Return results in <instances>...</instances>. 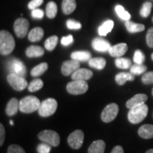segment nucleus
<instances>
[{
    "mask_svg": "<svg viewBox=\"0 0 153 153\" xmlns=\"http://www.w3.org/2000/svg\"><path fill=\"white\" fill-rule=\"evenodd\" d=\"M15 48V41L13 36L7 30L0 32V53L3 55H7L12 52Z\"/></svg>",
    "mask_w": 153,
    "mask_h": 153,
    "instance_id": "nucleus-1",
    "label": "nucleus"
},
{
    "mask_svg": "<svg viewBox=\"0 0 153 153\" xmlns=\"http://www.w3.org/2000/svg\"><path fill=\"white\" fill-rule=\"evenodd\" d=\"M41 102L34 96H28L19 101V110L25 114H30L39 109Z\"/></svg>",
    "mask_w": 153,
    "mask_h": 153,
    "instance_id": "nucleus-2",
    "label": "nucleus"
},
{
    "mask_svg": "<svg viewBox=\"0 0 153 153\" xmlns=\"http://www.w3.org/2000/svg\"><path fill=\"white\" fill-rule=\"evenodd\" d=\"M148 113V107L144 104L131 108L128 114V118L131 123L137 124L142 122L146 118Z\"/></svg>",
    "mask_w": 153,
    "mask_h": 153,
    "instance_id": "nucleus-3",
    "label": "nucleus"
},
{
    "mask_svg": "<svg viewBox=\"0 0 153 153\" xmlns=\"http://www.w3.org/2000/svg\"><path fill=\"white\" fill-rule=\"evenodd\" d=\"M57 108V102L55 99L48 98L41 102V106L38 109V114L42 117L51 116L56 111Z\"/></svg>",
    "mask_w": 153,
    "mask_h": 153,
    "instance_id": "nucleus-4",
    "label": "nucleus"
},
{
    "mask_svg": "<svg viewBox=\"0 0 153 153\" xmlns=\"http://www.w3.org/2000/svg\"><path fill=\"white\" fill-rule=\"evenodd\" d=\"M7 69L10 73L25 77L26 74V68L22 61L17 58H11L7 62Z\"/></svg>",
    "mask_w": 153,
    "mask_h": 153,
    "instance_id": "nucleus-5",
    "label": "nucleus"
},
{
    "mask_svg": "<svg viewBox=\"0 0 153 153\" xmlns=\"http://www.w3.org/2000/svg\"><path fill=\"white\" fill-rule=\"evenodd\" d=\"M88 84L85 80H74L69 82L67 85V91L73 95H79L87 92Z\"/></svg>",
    "mask_w": 153,
    "mask_h": 153,
    "instance_id": "nucleus-6",
    "label": "nucleus"
},
{
    "mask_svg": "<svg viewBox=\"0 0 153 153\" xmlns=\"http://www.w3.org/2000/svg\"><path fill=\"white\" fill-rule=\"evenodd\" d=\"M38 137L43 143H48L51 146L57 147L60 144V138L59 135L55 131L51 130H45L40 132L38 135Z\"/></svg>",
    "mask_w": 153,
    "mask_h": 153,
    "instance_id": "nucleus-7",
    "label": "nucleus"
},
{
    "mask_svg": "<svg viewBox=\"0 0 153 153\" xmlns=\"http://www.w3.org/2000/svg\"><path fill=\"white\" fill-rule=\"evenodd\" d=\"M7 81L11 87L16 91L24 90L28 86V82L24 77L15 74L9 73L7 75Z\"/></svg>",
    "mask_w": 153,
    "mask_h": 153,
    "instance_id": "nucleus-8",
    "label": "nucleus"
},
{
    "mask_svg": "<svg viewBox=\"0 0 153 153\" xmlns=\"http://www.w3.org/2000/svg\"><path fill=\"white\" fill-rule=\"evenodd\" d=\"M118 111H119L118 106L115 103L107 105L101 113V120L105 123L111 122L116 118L118 114Z\"/></svg>",
    "mask_w": 153,
    "mask_h": 153,
    "instance_id": "nucleus-9",
    "label": "nucleus"
},
{
    "mask_svg": "<svg viewBox=\"0 0 153 153\" xmlns=\"http://www.w3.org/2000/svg\"><path fill=\"white\" fill-rule=\"evenodd\" d=\"M84 142V133L81 130H76L68 137V143L70 147L74 150H78L82 146Z\"/></svg>",
    "mask_w": 153,
    "mask_h": 153,
    "instance_id": "nucleus-10",
    "label": "nucleus"
},
{
    "mask_svg": "<svg viewBox=\"0 0 153 153\" xmlns=\"http://www.w3.org/2000/svg\"><path fill=\"white\" fill-rule=\"evenodd\" d=\"M29 23L27 19L19 18L16 19L14 24V29L16 35L19 38H24L28 33Z\"/></svg>",
    "mask_w": 153,
    "mask_h": 153,
    "instance_id": "nucleus-11",
    "label": "nucleus"
},
{
    "mask_svg": "<svg viewBox=\"0 0 153 153\" xmlns=\"http://www.w3.org/2000/svg\"><path fill=\"white\" fill-rule=\"evenodd\" d=\"M80 63L79 61L75 60H67L63 62L62 67H61V72L63 75L68 76L71 74H73L76 70L79 68Z\"/></svg>",
    "mask_w": 153,
    "mask_h": 153,
    "instance_id": "nucleus-12",
    "label": "nucleus"
},
{
    "mask_svg": "<svg viewBox=\"0 0 153 153\" xmlns=\"http://www.w3.org/2000/svg\"><path fill=\"white\" fill-rule=\"evenodd\" d=\"M147 100H148V96L146 94H137L126 102V107L131 109V108L144 104Z\"/></svg>",
    "mask_w": 153,
    "mask_h": 153,
    "instance_id": "nucleus-13",
    "label": "nucleus"
},
{
    "mask_svg": "<svg viewBox=\"0 0 153 153\" xmlns=\"http://www.w3.org/2000/svg\"><path fill=\"white\" fill-rule=\"evenodd\" d=\"M92 45L93 48L95 51H98V52L104 53L106 51H109V48L111 47V44L109 42L106 40L102 39L100 38H96L92 41Z\"/></svg>",
    "mask_w": 153,
    "mask_h": 153,
    "instance_id": "nucleus-14",
    "label": "nucleus"
},
{
    "mask_svg": "<svg viewBox=\"0 0 153 153\" xmlns=\"http://www.w3.org/2000/svg\"><path fill=\"white\" fill-rule=\"evenodd\" d=\"M128 51V45L126 43H118L117 45H113L109 48L108 53L111 56L114 57H120L126 54Z\"/></svg>",
    "mask_w": 153,
    "mask_h": 153,
    "instance_id": "nucleus-15",
    "label": "nucleus"
},
{
    "mask_svg": "<svg viewBox=\"0 0 153 153\" xmlns=\"http://www.w3.org/2000/svg\"><path fill=\"white\" fill-rule=\"evenodd\" d=\"M93 76V72L91 70L85 68H81L76 70L73 74H72V80H88Z\"/></svg>",
    "mask_w": 153,
    "mask_h": 153,
    "instance_id": "nucleus-16",
    "label": "nucleus"
},
{
    "mask_svg": "<svg viewBox=\"0 0 153 153\" xmlns=\"http://www.w3.org/2000/svg\"><path fill=\"white\" fill-rule=\"evenodd\" d=\"M106 148V143L101 140H98L91 143L89 149L88 153H104Z\"/></svg>",
    "mask_w": 153,
    "mask_h": 153,
    "instance_id": "nucleus-17",
    "label": "nucleus"
},
{
    "mask_svg": "<svg viewBox=\"0 0 153 153\" xmlns=\"http://www.w3.org/2000/svg\"><path fill=\"white\" fill-rule=\"evenodd\" d=\"M19 109V101L16 98H12L9 101L6 107V114L9 116L15 115Z\"/></svg>",
    "mask_w": 153,
    "mask_h": 153,
    "instance_id": "nucleus-18",
    "label": "nucleus"
},
{
    "mask_svg": "<svg viewBox=\"0 0 153 153\" xmlns=\"http://www.w3.org/2000/svg\"><path fill=\"white\" fill-rule=\"evenodd\" d=\"M138 135L142 138L150 139L153 137V125L146 124L138 129Z\"/></svg>",
    "mask_w": 153,
    "mask_h": 153,
    "instance_id": "nucleus-19",
    "label": "nucleus"
},
{
    "mask_svg": "<svg viewBox=\"0 0 153 153\" xmlns=\"http://www.w3.org/2000/svg\"><path fill=\"white\" fill-rule=\"evenodd\" d=\"M26 54L28 57H39L44 55V50L38 45H30L26 49Z\"/></svg>",
    "mask_w": 153,
    "mask_h": 153,
    "instance_id": "nucleus-20",
    "label": "nucleus"
},
{
    "mask_svg": "<svg viewBox=\"0 0 153 153\" xmlns=\"http://www.w3.org/2000/svg\"><path fill=\"white\" fill-rule=\"evenodd\" d=\"M134 79V74L128 72H120L116 74L115 77V80L118 85H123L126 82L133 81Z\"/></svg>",
    "mask_w": 153,
    "mask_h": 153,
    "instance_id": "nucleus-21",
    "label": "nucleus"
},
{
    "mask_svg": "<svg viewBox=\"0 0 153 153\" xmlns=\"http://www.w3.org/2000/svg\"><path fill=\"white\" fill-rule=\"evenodd\" d=\"M44 35V30L41 27H36L32 29L28 33V40L31 42L41 41Z\"/></svg>",
    "mask_w": 153,
    "mask_h": 153,
    "instance_id": "nucleus-22",
    "label": "nucleus"
},
{
    "mask_svg": "<svg viewBox=\"0 0 153 153\" xmlns=\"http://www.w3.org/2000/svg\"><path fill=\"white\" fill-rule=\"evenodd\" d=\"M125 26L127 28L128 31L131 33H138V32L143 31L145 30V26L141 24H136L130 21H126L125 23Z\"/></svg>",
    "mask_w": 153,
    "mask_h": 153,
    "instance_id": "nucleus-23",
    "label": "nucleus"
},
{
    "mask_svg": "<svg viewBox=\"0 0 153 153\" xmlns=\"http://www.w3.org/2000/svg\"><path fill=\"white\" fill-rule=\"evenodd\" d=\"M76 7L75 0H62V9L64 14H70L75 10Z\"/></svg>",
    "mask_w": 153,
    "mask_h": 153,
    "instance_id": "nucleus-24",
    "label": "nucleus"
},
{
    "mask_svg": "<svg viewBox=\"0 0 153 153\" xmlns=\"http://www.w3.org/2000/svg\"><path fill=\"white\" fill-rule=\"evenodd\" d=\"M71 57L77 61H89L91 58V54L89 51H75L72 53Z\"/></svg>",
    "mask_w": 153,
    "mask_h": 153,
    "instance_id": "nucleus-25",
    "label": "nucleus"
},
{
    "mask_svg": "<svg viewBox=\"0 0 153 153\" xmlns=\"http://www.w3.org/2000/svg\"><path fill=\"white\" fill-rule=\"evenodd\" d=\"M89 65L91 68L97 70H103L106 65V61L103 57H94L89 60Z\"/></svg>",
    "mask_w": 153,
    "mask_h": 153,
    "instance_id": "nucleus-26",
    "label": "nucleus"
},
{
    "mask_svg": "<svg viewBox=\"0 0 153 153\" xmlns=\"http://www.w3.org/2000/svg\"><path fill=\"white\" fill-rule=\"evenodd\" d=\"M114 22L112 20H108L105 22L104 24L99 26L98 32L100 36H106L109 32L111 31L112 28H114Z\"/></svg>",
    "mask_w": 153,
    "mask_h": 153,
    "instance_id": "nucleus-27",
    "label": "nucleus"
},
{
    "mask_svg": "<svg viewBox=\"0 0 153 153\" xmlns=\"http://www.w3.org/2000/svg\"><path fill=\"white\" fill-rule=\"evenodd\" d=\"M48 68V65L46 62H42L32 69L30 71V74L33 76H41L46 71Z\"/></svg>",
    "mask_w": 153,
    "mask_h": 153,
    "instance_id": "nucleus-28",
    "label": "nucleus"
},
{
    "mask_svg": "<svg viewBox=\"0 0 153 153\" xmlns=\"http://www.w3.org/2000/svg\"><path fill=\"white\" fill-rule=\"evenodd\" d=\"M115 64L118 68L128 69L131 67V60L125 57H117L115 60Z\"/></svg>",
    "mask_w": 153,
    "mask_h": 153,
    "instance_id": "nucleus-29",
    "label": "nucleus"
},
{
    "mask_svg": "<svg viewBox=\"0 0 153 153\" xmlns=\"http://www.w3.org/2000/svg\"><path fill=\"white\" fill-rule=\"evenodd\" d=\"M57 13V4L54 1H50L46 7V15L50 19H53L56 16Z\"/></svg>",
    "mask_w": 153,
    "mask_h": 153,
    "instance_id": "nucleus-30",
    "label": "nucleus"
},
{
    "mask_svg": "<svg viewBox=\"0 0 153 153\" xmlns=\"http://www.w3.org/2000/svg\"><path fill=\"white\" fill-rule=\"evenodd\" d=\"M43 87V82L41 79H35L32 80L31 82L28 86V91L30 92L38 91Z\"/></svg>",
    "mask_w": 153,
    "mask_h": 153,
    "instance_id": "nucleus-31",
    "label": "nucleus"
},
{
    "mask_svg": "<svg viewBox=\"0 0 153 153\" xmlns=\"http://www.w3.org/2000/svg\"><path fill=\"white\" fill-rule=\"evenodd\" d=\"M57 42H58V37L57 36H52L48 38L45 42V48L49 51H52L56 47Z\"/></svg>",
    "mask_w": 153,
    "mask_h": 153,
    "instance_id": "nucleus-32",
    "label": "nucleus"
},
{
    "mask_svg": "<svg viewBox=\"0 0 153 153\" xmlns=\"http://www.w3.org/2000/svg\"><path fill=\"white\" fill-rule=\"evenodd\" d=\"M115 9H116V14H117L118 16H119L120 19L125 21L130 20V19H131V14H130L127 11H126L125 9H124L122 6L117 5Z\"/></svg>",
    "mask_w": 153,
    "mask_h": 153,
    "instance_id": "nucleus-33",
    "label": "nucleus"
},
{
    "mask_svg": "<svg viewBox=\"0 0 153 153\" xmlns=\"http://www.w3.org/2000/svg\"><path fill=\"white\" fill-rule=\"evenodd\" d=\"M147 67L144 65L141 64H135L133 66H131V73L133 74L134 75H140V74H142L146 71Z\"/></svg>",
    "mask_w": 153,
    "mask_h": 153,
    "instance_id": "nucleus-34",
    "label": "nucleus"
},
{
    "mask_svg": "<svg viewBox=\"0 0 153 153\" xmlns=\"http://www.w3.org/2000/svg\"><path fill=\"white\" fill-rule=\"evenodd\" d=\"M152 7V4L151 2H149V1H147V2L143 4L142 8H141L140 11V14L141 16L144 17V18H147L150 14Z\"/></svg>",
    "mask_w": 153,
    "mask_h": 153,
    "instance_id": "nucleus-35",
    "label": "nucleus"
},
{
    "mask_svg": "<svg viewBox=\"0 0 153 153\" xmlns=\"http://www.w3.org/2000/svg\"><path fill=\"white\" fill-rule=\"evenodd\" d=\"M145 60V56L143 54V53L140 50H137L135 51V53H134L133 56V61L135 64H143V62Z\"/></svg>",
    "mask_w": 153,
    "mask_h": 153,
    "instance_id": "nucleus-36",
    "label": "nucleus"
},
{
    "mask_svg": "<svg viewBox=\"0 0 153 153\" xmlns=\"http://www.w3.org/2000/svg\"><path fill=\"white\" fill-rule=\"evenodd\" d=\"M67 27L69 29L72 30H79L82 28V25L79 22H76V21L72 20V19H69L66 22Z\"/></svg>",
    "mask_w": 153,
    "mask_h": 153,
    "instance_id": "nucleus-37",
    "label": "nucleus"
},
{
    "mask_svg": "<svg viewBox=\"0 0 153 153\" xmlns=\"http://www.w3.org/2000/svg\"><path fill=\"white\" fill-rule=\"evenodd\" d=\"M51 150V145L46 143H41V144L38 145L37 147L38 153H50Z\"/></svg>",
    "mask_w": 153,
    "mask_h": 153,
    "instance_id": "nucleus-38",
    "label": "nucleus"
},
{
    "mask_svg": "<svg viewBox=\"0 0 153 153\" xmlns=\"http://www.w3.org/2000/svg\"><path fill=\"white\" fill-rule=\"evenodd\" d=\"M142 82L145 85L153 84V72H148L142 76Z\"/></svg>",
    "mask_w": 153,
    "mask_h": 153,
    "instance_id": "nucleus-39",
    "label": "nucleus"
},
{
    "mask_svg": "<svg viewBox=\"0 0 153 153\" xmlns=\"http://www.w3.org/2000/svg\"><path fill=\"white\" fill-rule=\"evenodd\" d=\"M7 153H26L22 147L17 145H11L7 150Z\"/></svg>",
    "mask_w": 153,
    "mask_h": 153,
    "instance_id": "nucleus-40",
    "label": "nucleus"
},
{
    "mask_svg": "<svg viewBox=\"0 0 153 153\" xmlns=\"http://www.w3.org/2000/svg\"><path fill=\"white\" fill-rule=\"evenodd\" d=\"M146 42L149 47L153 48V27L150 28L147 33Z\"/></svg>",
    "mask_w": 153,
    "mask_h": 153,
    "instance_id": "nucleus-41",
    "label": "nucleus"
},
{
    "mask_svg": "<svg viewBox=\"0 0 153 153\" xmlns=\"http://www.w3.org/2000/svg\"><path fill=\"white\" fill-rule=\"evenodd\" d=\"M43 2V0H31L29 3H28V8L30 9H38V7H40Z\"/></svg>",
    "mask_w": 153,
    "mask_h": 153,
    "instance_id": "nucleus-42",
    "label": "nucleus"
},
{
    "mask_svg": "<svg viewBox=\"0 0 153 153\" xmlns=\"http://www.w3.org/2000/svg\"><path fill=\"white\" fill-rule=\"evenodd\" d=\"M43 15H44L43 11H42L41 9H33L31 12V16L34 19H41L43 17Z\"/></svg>",
    "mask_w": 153,
    "mask_h": 153,
    "instance_id": "nucleus-43",
    "label": "nucleus"
},
{
    "mask_svg": "<svg viewBox=\"0 0 153 153\" xmlns=\"http://www.w3.org/2000/svg\"><path fill=\"white\" fill-rule=\"evenodd\" d=\"M72 43H73V37L72 35H68L66 37H62L61 39V43L65 46L70 45Z\"/></svg>",
    "mask_w": 153,
    "mask_h": 153,
    "instance_id": "nucleus-44",
    "label": "nucleus"
},
{
    "mask_svg": "<svg viewBox=\"0 0 153 153\" xmlns=\"http://www.w3.org/2000/svg\"><path fill=\"white\" fill-rule=\"evenodd\" d=\"M5 138V130L2 123H0V146L3 145Z\"/></svg>",
    "mask_w": 153,
    "mask_h": 153,
    "instance_id": "nucleus-45",
    "label": "nucleus"
},
{
    "mask_svg": "<svg viewBox=\"0 0 153 153\" xmlns=\"http://www.w3.org/2000/svg\"><path fill=\"white\" fill-rule=\"evenodd\" d=\"M111 153H124L123 148L120 145H117V146L114 147Z\"/></svg>",
    "mask_w": 153,
    "mask_h": 153,
    "instance_id": "nucleus-46",
    "label": "nucleus"
},
{
    "mask_svg": "<svg viewBox=\"0 0 153 153\" xmlns=\"http://www.w3.org/2000/svg\"><path fill=\"white\" fill-rule=\"evenodd\" d=\"M146 153H153V149H150V150H148L146 152Z\"/></svg>",
    "mask_w": 153,
    "mask_h": 153,
    "instance_id": "nucleus-47",
    "label": "nucleus"
},
{
    "mask_svg": "<svg viewBox=\"0 0 153 153\" xmlns=\"http://www.w3.org/2000/svg\"><path fill=\"white\" fill-rule=\"evenodd\" d=\"M9 123H10V124H11V126H13V125H14V122H13V120H11L10 121H9Z\"/></svg>",
    "mask_w": 153,
    "mask_h": 153,
    "instance_id": "nucleus-48",
    "label": "nucleus"
},
{
    "mask_svg": "<svg viewBox=\"0 0 153 153\" xmlns=\"http://www.w3.org/2000/svg\"><path fill=\"white\" fill-rule=\"evenodd\" d=\"M151 57H152V60H153V53L152 54V55H151Z\"/></svg>",
    "mask_w": 153,
    "mask_h": 153,
    "instance_id": "nucleus-49",
    "label": "nucleus"
},
{
    "mask_svg": "<svg viewBox=\"0 0 153 153\" xmlns=\"http://www.w3.org/2000/svg\"><path fill=\"white\" fill-rule=\"evenodd\" d=\"M152 96H153V89H152Z\"/></svg>",
    "mask_w": 153,
    "mask_h": 153,
    "instance_id": "nucleus-50",
    "label": "nucleus"
},
{
    "mask_svg": "<svg viewBox=\"0 0 153 153\" xmlns=\"http://www.w3.org/2000/svg\"><path fill=\"white\" fill-rule=\"evenodd\" d=\"M152 21H153V18H152Z\"/></svg>",
    "mask_w": 153,
    "mask_h": 153,
    "instance_id": "nucleus-51",
    "label": "nucleus"
}]
</instances>
